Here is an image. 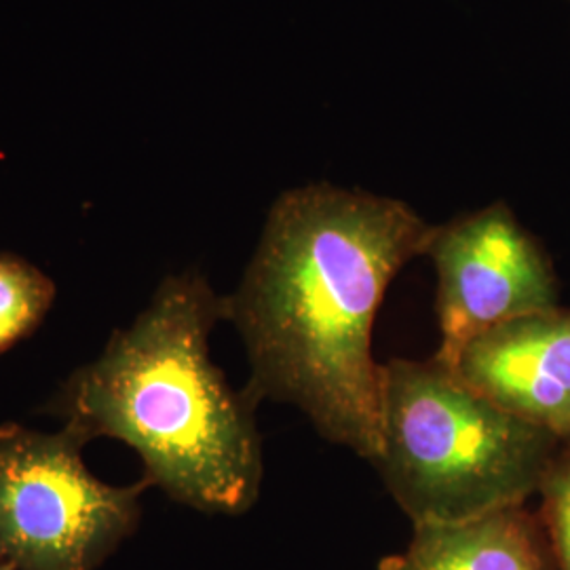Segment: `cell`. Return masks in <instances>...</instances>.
Here are the masks:
<instances>
[{"label":"cell","instance_id":"6da1fadb","mask_svg":"<svg viewBox=\"0 0 570 570\" xmlns=\"http://www.w3.org/2000/svg\"><path fill=\"white\" fill-rule=\"evenodd\" d=\"M433 225L410 205L334 184L289 188L271 207L225 322L245 346L256 402L296 407L330 444L381 449L372 338L389 285L425 256Z\"/></svg>","mask_w":570,"mask_h":570},{"label":"cell","instance_id":"7a4b0ae2","mask_svg":"<svg viewBox=\"0 0 570 570\" xmlns=\"http://www.w3.org/2000/svg\"><path fill=\"white\" fill-rule=\"evenodd\" d=\"M220 322L225 296L204 273L167 275L142 313L42 410L87 442L112 438L136 450L144 480L171 501L212 515L247 513L265 480L258 404L212 362Z\"/></svg>","mask_w":570,"mask_h":570},{"label":"cell","instance_id":"3957f363","mask_svg":"<svg viewBox=\"0 0 570 570\" xmlns=\"http://www.w3.org/2000/svg\"><path fill=\"white\" fill-rule=\"evenodd\" d=\"M562 446L433 355L383 362L381 449L372 468L412 529L527 505Z\"/></svg>","mask_w":570,"mask_h":570},{"label":"cell","instance_id":"277c9868","mask_svg":"<svg viewBox=\"0 0 570 570\" xmlns=\"http://www.w3.org/2000/svg\"><path fill=\"white\" fill-rule=\"evenodd\" d=\"M75 429L0 425V553L18 570H96L142 515L140 480L112 487L82 461Z\"/></svg>","mask_w":570,"mask_h":570},{"label":"cell","instance_id":"5b68a950","mask_svg":"<svg viewBox=\"0 0 570 570\" xmlns=\"http://www.w3.org/2000/svg\"><path fill=\"white\" fill-rule=\"evenodd\" d=\"M425 256L438 277L433 357L449 367L490 327L562 305L548 249L503 202L433 226Z\"/></svg>","mask_w":570,"mask_h":570},{"label":"cell","instance_id":"8992f818","mask_svg":"<svg viewBox=\"0 0 570 570\" xmlns=\"http://www.w3.org/2000/svg\"><path fill=\"white\" fill-rule=\"evenodd\" d=\"M452 370L494 406L570 446V306L490 327Z\"/></svg>","mask_w":570,"mask_h":570},{"label":"cell","instance_id":"52a82bcc","mask_svg":"<svg viewBox=\"0 0 570 570\" xmlns=\"http://www.w3.org/2000/svg\"><path fill=\"white\" fill-rule=\"evenodd\" d=\"M556 553L539 511L511 505L454 522L414 527L406 550L379 570H556Z\"/></svg>","mask_w":570,"mask_h":570},{"label":"cell","instance_id":"ba28073f","mask_svg":"<svg viewBox=\"0 0 570 570\" xmlns=\"http://www.w3.org/2000/svg\"><path fill=\"white\" fill-rule=\"evenodd\" d=\"M56 301V284L20 254H0V355L37 332Z\"/></svg>","mask_w":570,"mask_h":570},{"label":"cell","instance_id":"9c48e42d","mask_svg":"<svg viewBox=\"0 0 570 570\" xmlns=\"http://www.w3.org/2000/svg\"><path fill=\"white\" fill-rule=\"evenodd\" d=\"M539 515L548 530L558 569L570 570V446H562L551 463L541 489Z\"/></svg>","mask_w":570,"mask_h":570},{"label":"cell","instance_id":"30bf717a","mask_svg":"<svg viewBox=\"0 0 570 570\" xmlns=\"http://www.w3.org/2000/svg\"><path fill=\"white\" fill-rule=\"evenodd\" d=\"M0 570H18V569H16V567H13V564H11V562H9V560H7V558H4V556H2V553H0Z\"/></svg>","mask_w":570,"mask_h":570}]
</instances>
